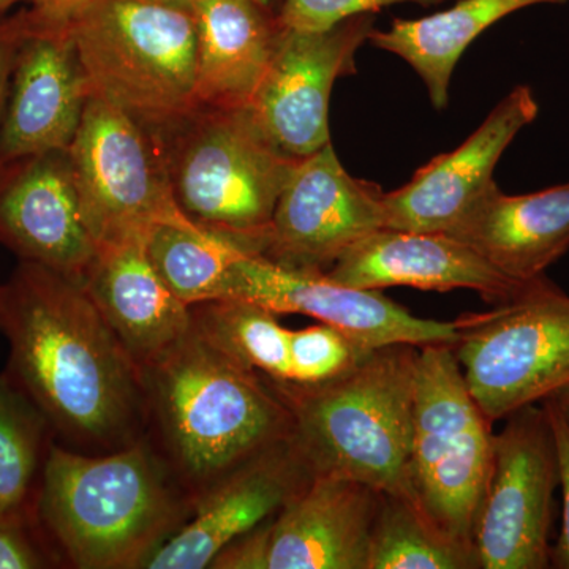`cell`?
<instances>
[{"label": "cell", "instance_id": "28", "mask_svg": "<svg viewBox=\"0 0 569 569\" xmlns=\"http://www.w3.org/2000/svg\"><path fill=\"white\" fill-rule=\"evenodd\" d=\"M370 351L335 326L318 323L298 331L290 329L288 380L283 383L298 387L328 383L353 369Z\"/></svg>", "mask_w": 569, "mask_h": 569}, {"label": "cell", "instance_id": "39", "mask_svg": "<svg viewBox=\"0 0 569 569\" xmlns=\"http://www.w3.org/2000/svg\"><path fill=\"white\" fill-rule=\"evenodd\" d=\"M279 2H280V0H277V7H279Z\"/></svg>", "mask_w": 569, "mask_h": 569}, {"label": "cell", "instance_id": "24", "mask_svg": "<svg viewBox=\"0 0 569 569\" xmlns=\"http://www.w3.org/2000/svg\"><path fill=\"white\" fill-rule=\"evenodd\" d=\"M264 250V238L224 233L194 222L159 223L146 236V252L157 274L189 307L219 299L234 261Z\"/></svg>", "mask_w": 569, "mask_h": 569}, {"label": "cell", "instance_id": "5", "mask_svg": "<svg viewBox=\"0 0 569 569\" xmlns=\"http://www.w3.org/2000/svg\"><path fill=\"white\" fill-rule=\"evenodd\" d=\"M92 96L160 133L197 110L193 11L97 0L71 24Z\"/></svg>", "mask_w": 569, "mask_h": 569}, {"label": "cell", "instance_id": "38", "mask_svg": "<svg viewBox=\"0 0 569 569\" xmlns=\"http://www.w3.org/2000/svg\"><path fill=\"white\" fill-rule=\"evenodd\" d=\"M261 2L271 3V6L277 7V0H261Z\"/></svg>", "mask_w": 569, "mask_h": 569}, {"label": "cell", "instance_id": "22", "mask_svg": "<svg viewBox=\"0 0 569 569\" xmlns=\"http://www.w3.org/2000/svg\"><path fill=\"white\" fill-rule=\"evenodd\" d=\"M193 13L198 108H246L282 31L277 7L261 0H200Z\"/></svg>", "mask_w": 569, "mask_h": 569}, {"label": "cell", "instance_id": "9", "mask_svg": "<svg viewBox=\"0 0 569 569\" xmlns=\"http://www.w3.org/2000/svg\"><path fill=\"white\" fill-rule=\"evenodd\" d=\"M82 219L97 246L146 238L159 223H189L151 132L91 96L69 149Z\"/></svg>", "mask_w": 569, "mask_h": 569}, {"label": "cell", "instance_id": "2", "mask_svg": "<svg viewBox=\"0 0 569 569\" xmlns=\"http://www.w3.org/2000/svg\"><path fill=\"white\" fill-rule=\"evenodd\" d=\"M192 509V496L148 437L102 455L52 438L32 501L52 553L77 569L144 568Z\"/></svg>", "mask_w": 569, "mask_h": 569}, {"label": "cell", "instance_id": "30", "mask_svg": "<svg viewBox=\"0 0 569 569\" xmlns=\"http://www.w3.org/2000/svg\"><path fill=\"white\" fill-rule=\"evenodd\" d=\"M31 511L0 512V569H40L51 567V557L33 537Z\"/></svg>", "mask_w": 569, "mask_h": 569}, {"label": "cell", "instance_id": "12", "mask_svg": "<svg viewBox=\"0 0 569 569\" xmlns=\"http://www.w3.org/2000/svg\"><path fill=\"white\" fill-rule=\"evenodd\" d=\"M373 13L328 31L283 28L271 62L247 110L266 137L293 159L331 142L329 100L339 78L356 73V51L370 39Z\"/></svg>", "mask_w": 569, "mask_h": 569}, {"label": "cell", "instance_id": "18", "mask_svg": "<svg viewBox=\"0 0 569 569\" xmlns=\"http://www.w3.org/2000/svg\"><path fill=\"white\" fill-rule=\"evenodd\" d=\"M336 282L365 290L411 287L427 291L466 288L489 305L511 301L529 283L516 282L455 236L381 228L348 249L326 271Z\"/></svg>", "mask_w": 569, "mask_h": 569}, {"label": "cell", "instance_id": "14", "mask_svg": "<svg viewBox=\"0 0 569 569\" xmlns=\"http://www.w3.org/2000/svg\"><path fill=\"white\" fill-rule=\"evenodd\" d=\"M312 478L293 437L264 449L194 498L192 515L144 568H211L230 542L274 518Z\"/></svg>", "mask_w": 569, "mask_h": 569}, {"label": "cell", "instance_id": "35", "mask_svg": "<svg viewBox=\"0 0 569 569\" xmlns=\"http://www.w3.org/2000/svg\"><path fill=\"white\" fill-rule=\"evenodd\" d=\"M134 2L151 3L167 9L193 11L200 0H134Z\"/></svg>", "mask_w": 569, "mask_h": 569}, {"label": "cell", "instance_id": "11", "mask_svg": "<svg viewBox=\"0 0 569 569\" xmlns=\"http://www.w3.org/2000/svg\"><path fill=\"white\" fill-rule=\"evenodd\" d=\"M223 298L247 299L280 313H299L335 326L359 346H458L460 320L415 317L380 290L336 282L326 272L288 268L263 254H246L224 277Z\"/></svg>", "mask_w": 569, "mask_h": 569}, {"label": "cell", "instance_id": "8", "mask_svg": "<svg viewBox=\"0 0 569 569\" xmlns=\"http://www.w3.org/2000/svg\"><path fill=\"white\" fill-rule=\"evenodd\" d=\"M459 320L456 358L492 425L569 383V295L548 277L490 312Z\"/></svg>", "mask_w": 569, "mask_h": 569}, {"label": "cell", "instance_id": "26", "mask_svg": "<svg viewBox=\"0 0 569 569\" xmlns=\"http://www.w3.org/2000/svg\"><path fill=\"white\" fill-rule=\"evenodd\" d=\"M367 569H479L477 553L436 526L410 498L381 493Z\"/></svg>", "mask_w": 569, "mask_h": 569}, {"label": "cell", "instance_id": "34", "mask_svg": "<svg viewBox=\"0 0 569 569\" xmlns=\"http://www.w3.org/2000/svg\"><path fill=\"white\" fill-rule=\"evenodd\" d=\"M97 0H31L33 18L43 26L69 28Z\"/></svg>", "mask_w": 569, "mask_h": 569}, {"label": "cell", "instance_id": "13", "mask_svg": "<svg viewBox=\"0 0 569 569\" xmlns=\"http://www.w3.org/2000/svg\"><path fill=\"white\" fill-rule=\"evenodd\" d=\"M383 190L348 174L331 142L299 159L277 200L263 257L326 272L366 236L385 228Z\"/></svg>", "mask_w": 569, "mask_h": 569}, {"label": "cell", "instance_id": "21", "mask_svg": "<svg viewBox=\"0 0 569 569\" xmlns=\"http://www.w3.org/2000/svg\"><path fill=\"white\" fill-rule=\"evenodd\" d=\"M447 234L509 279L533 282L569 252V182L526 194H507L493 182Z\"/></svg>", "mask_w": 569, "mask_h": 569}, {"label": "cell", "instance_id": "20", "mask_svg": "<svg viewBox=\"0 0 569 569\" xmlns=\"http://www.w3.org/2000/svg\"><path fill=\"white\" fill-rule=\"evenodd\" d=\"M81 283L140 370L192 331L190 307L157 274L146 238L99 247Z\"/></svg>", "mask_w": 569, "mask_h": 569}, {"label": "cell", "instance_id": "1", "mask_svg": "<svg viewBox=\"0 0 569 569\" xmlns=\"http://www.w3.org/2000/svg\"><path fill=\"white\" fill-rule=\"evenodd\" d=\"M0 329L9 376L63 447L102 455L146 437L140 367L80 280L21 261L0 287Z\"/></svg>", "mask_w": 569, "mask_h": 569}, {"label": "cell", "instance_id": "10", "mask_svg": "<svg viewBox=\"0 0 569 569\" xmlns=\"http://www.w3.org/2000/svg\"><path fill=\"white\" fill-rule=\"evenodd\" d=\"M505 419L475 523L479 569H548L553 492L560 488L556 437L542 403Z\"/></svg>", "mask_w": 569, "mask_h": 569}, {"label": "cell", "instance_id": "17", "mask_svg": "<svg viewBox=\"0 0 569 569\" xmlns=\"http://www.w3.org/2000/svg\"><path fill=\"white\" fill-rule=\"evenodd\" d=\"M538 112V100L529 86L512 89L460 148L441 153L419 168L406 186L383 193L385 228L418 233L451 231L496 182L498 160Z\"/></svg>", "mask_w": 569, "mask_h": 569}, {"label": "cell", "instance_id": "27", "mask_svg": "<svg viewBox=\"0 0 569 569\" xmlns=\"http://www.w3.org/2000/svg\"><path fill=\"white\" fill-rule=\"evenodd\" d=\"M51 436L31 397L0 376V512L31 511Z\"/></svg>", "mask_w": 569, "mask_h": 569}, {"label": "cell", "instance_id": "36", "mask_svg": "<svg viewBox=\"0 0 569 569\" xmlns=\"http://www.w3.org/2000/svg\"><path fill=\"white\" fill-rule=\"evenodd\" d=\"M559 408L561 418L569 429V383L567 387L559 389L556 395L548 397Z\"/></svg>", "mask_w": 569, "mask_h": 569}, {"label": "cell", "instance_id": "6", "mask_svg": "<svg viewBox=\"0 0 569 569\" xmlns=\"http://www.w3.org/2000/svg\"><path fill=\"white\" fill-rule=\"evenodd\" d=\"M179 209L224 233L264 238L299 159L269 140L247 108H197L152 133Z\"/></svg>", "mask_w": 569, "mask_h": 569}, {"label": "cell", "instance_id": "31", "mask_svg": "<svg viewBox=\"0 0 569 569\" xmlns=\"http://www.w3.org/2000/svg\"><path fill=\"white\" fill-rule=\"evenodd\" d=\"M548 411L553 437H556L557 456H559L560 489L563 497V518L559 539L550 552V568L569 569V429L561 418L559 408L550 399L542 400Z\"/></svg>", "mask_w": 569, "mask_h": 569}, {"label": "cell", "instance_id": "37", "mask_svg": "<svg viewBox=\"0 0 569 569\" xmlns=\"http://www.w3.org/2000/svg\"><path fill=\"white\" fill-rule=\"evenodd\" d=\"M22 2L31 3V0H0V18L7 17L14 6Z\"/></svg>", "mask_w": 569, "mask_h": 569}, {"label": "cell", "instance_id": "3", "mask_svg": "<svg viewBox=\"0 0 569 569\" xmlns=\"http://www.w3.org/2000/svg\"><path fill=\"white\" fill-rule=\"evenodd\" d=\"M146 437L194 498L293 437V415L268 377L197 335L141 369Z\"/></svg>", "mask_w": 569, "mask_h": 569}, {"label": "cell", "instance_id": "32", "mask_svg": "<svg viewBox=\"0 0 569 569\" xmlns=\"http://www.w3.org/2000/svg\"><path fill=\"white\" fill-rule=\"evenodd\" d=\"M32 26L33 18L29 9L0 18V122H2L7 96H9L14 59H17L22 40L31 32Z\"/></svg>", "mask_w": 569, "mask_h": 569}, {"label": "cell", "instance_id": "23", "mask_svg": "<svg viewBox=\"0 0 569 569\" xmlns=\"http://www.w3.org/2000/svg\"><path fill=\"white\" fill-rule=\"evenodd\" d=\"M569 0H459L451 9L418 18L392 20L388 31L370 33V43L410 63L425 81L437 110L448 104L452 71L463 51L509 14L533 6H565Z\"/></svg>", "mask_w": 569, "mask_h": 569}, {"label": "cell", "instance_id": "33", "mask_svg": "<svg viewBox=\"0 0 569 569\" xmlns=\"http://www.w3.org/2000/svg\"><path fill=\"white\" fill-rule=\"evenodd\" d=\"M268 522L234 539L213 559L211 569H266Z\"/></svg>", "mask_w": 569, "mask_h": 569}, {"label": "cell", "instance_id": "7", "mask_svg": "<svg viewBox=\"0 0 569 569\" xmlns=\"http://www.w3.org/2000/svg\"><path fill=\"white\" fill-rule=\"evenodd\" d=\"M493 438L492 422L471 396L455 347L419 348L411 492L427 518L471 549L492 470Z\"/></svg>", "mask_w": 569, "mask_h": 569}, {"label": "cell", "instance_id": "29", "mask_svg": "<svg viewBox=\"0 0 569 569\" xmlns=\"http://www.w3.org/2000/svg\"><path fill=\"white\" fill-rule=\"evenodd\" d=\"M448 0H280L277 7L280 24L296 31H328L340 22L376 13L397 3L440 6Z\"/></svg>", "mask_w": 569, "mask_h": 569}, {"label": "cell", "instance_id": "4", "mask_svg": "<svg viewBox=\"0 0 569 569\" xmlns=\"http://www.w3.org/2000/svg\"><path fill=\"white\" fill-rule=\"evenodd\" d=\"M418 356L419 347L388 346L317 387L269 380L293 415V441L313 477L356 479L378 492L413 500Z\"/></svg>", "mask_w": 569, "mask_h": 569}, {"label": "cell", "instance_id": "15", "mask_svg": "<svg viewBox=\"0 0 569 569\" xmlns=\"http://www.w3.org/2000/svg\"><path fill=\"white\" fill-rule=\"evenodd\" d=\"M91 96L71 26L52 28L33 18L11 71L0 122V163L69 151Z\"/></svg>", "mask_w": 569, "mask_h": 569}, {"label": "cell", "instance_id": "25", "mask_svg": "<svg viewBox=\"0 0 569 569\" xmlns=\"http://www.w3.org/2000/svg\"><path fill=\"white\" fill-rule=\"evenodd\" d=\"M198 336L239 365L272 381L288 380V337L268 307L239 298L213 299L190 307Z\"/></svg>", "mask_w": 569, "mask_h": 569}, {"label": "cell", "instance_id": "19", "mask_svg": "<svg viewBox=\"0 0 569 569\" xmlns=\"http://www.w3.org/2000/svg\"><path fill=\"white\" fill-rule=\"evenodd\" d=\"M381 492L316 475L268 522L266 569H367Z\"/></svg>", "mask_w": 569, "mask_h": 569}, {"label": "cell", "instance_id": "16", "mask_svg": "<svg viewBox=\"0 0 569 569\" xmlns=\"http://www.w3.org/2000/svg\"><path fill=\"white\" fill-rule=\"evenodd\" d=\"M0 242L24 263L81 282L99 246L82 219L69 151L0 164Z\"/></svg>", "mask_w": 569, "mask_h": 569}]
</instances>
